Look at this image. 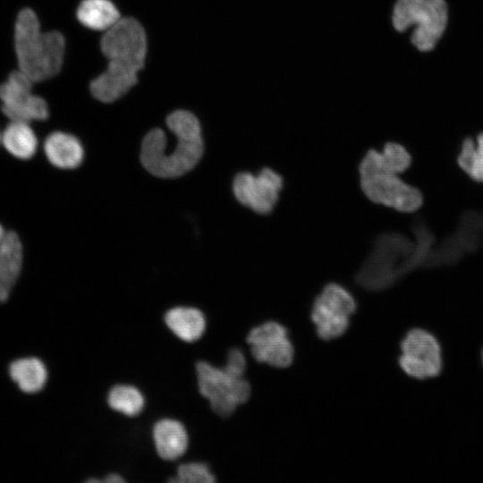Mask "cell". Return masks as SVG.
I'll return each mask as SVG.
<instances>
[{"label":"cell","instance_id":"28","mask_svg":"<svg viewBox=\"0 0 483 483\" xmlns=\"http://www.w3.org/2000/svg\"><path fill=\"white\" fill-rule=\"evenodd\" d=\"M0 140H1V136H0Z\"/></svg>","mask_w":483,"mask_h":483},{"label":"cell","instance_id":"17","mask_svg":"<svg viewBox=\"0 0 483 483\" xmlns=\"http://www.w3.org/2000/svg\"><path fill=\"white\" fill-rule=\"evenodd\" d=\"M153 438L158 455L165 460L182 456L188 447V434L178 420L163 419L153 428Z\"/></svg>","mask_w":483,"mask_h":483},{"label":"cell","instance_id":"10","mask_svg":"<svg viewBox=\"0 0 483 483\" xmlns=\"http://www.w3.org/2000/svg\"><path fill=\"white\" fill-rule=\"evenodd\" d=\"M483 239V217L477 211H466L459 219L453 233L437 246H433L426 261V267L453 265L475 251Z\"/></svg>","mask_w":483,"mask_h":483},{"label":"cell","instance_id":"16","mask_svg":"<svg viewBox=\"0 0 483 483\" xmlns=\"http://www.w3.org/2000/svg\"><path fill=\"white\" fill-rule=\"evenodd\" d=\"M44 151L48 161L61 169L78 167L84 157L80 140L73 135L62 131L47 136L44 142Z\"/></svg>","mask_w":483,"mask_h":483},{"label":"cell","instance_id":"11","mask_svg":"<svg viewBox=\"0 0 483 483\" xmlns=\"http://www.w3.org/2000/svg\"><path fill=\"white\" fill-rule=\"evenodd\" d=\"M399 365L410 377L427 379L439 375L442 369L441 347L429 332L414 328L401 343Z\"/></svg>","mask_w":483,"mask_h":483},{"label":"cell","instance_id":"12","mask_svg":"<svg viewBox=\"0 0 483 483\" xmlns=\"http://www.w3.org/2000/svg\"><path fill=\"white\" fill-rule=\"evenodd\" d=\"M282 187V177L270 168H264L257 174L240 173L233 182V191L238 201L262 215L273 210Z\"/></svg>","mask_w":483,"mask_h":483},{"label":"cell","instance_id":"8","mask_svg":"<svg viewBox=\"0 0 483 483\" xmlns=\"http://www.w3.org/2000/svg\"><path fill=\"white\" fill-rule=\"evenodd\" d=\"M100 48L107 60L126 63L140 70L148 48L145 30L134 18H120L104 32Z\"/></svg>","mask_w":483,"mask_h":483},{"label":"cell","instance_id":"4","mask_svg":"<svg viewBox=\"0 0 483 483\" xmlns=\"http://www.w3.org/2000/svg\"><path fill=\"white\" fill-rule=\"evenodd\" d=\"M392 25L400 33L410 30V43L420 52L432 51L445 35L449 22L446 0H396Z\"/></svg>","mask_w":483,"mask_h":483},{"label":"cell","instance_id":"27","mask_svg":"<svg viewBox=\"0 0 483 483\" xmlns=\"http://www.w3.org/2000/svg\"><path fill=\"white\" fill-rule=\"evenodd\" d=\"M481 360H482V364H483V349H482V352H481Z\"/></svg>","mask_w":483,"mask_h":483},{"label":"cell","instance_id":"5","mask_svg":"<svg viewBox=\"0 0 483 483\" xmlns=\"http://www.w3.org/2000/svg\"><path fill=\"white\" fill-rule=\"evenodd\" d=\"M359 171L361 190L371 201L401 212H413L422 205L420 191L402 181L399 173L386 163L380 151L369 150Z\"/></svg>","mask_w":483,"mask_h":483},{"label":"cell","instance_id":"18","mask_svg":"<svg viewBox=\"0 0 483 483\" xmlns=\"http://www.w3.org/2000/svg\"><path fill=\"white\" fill-rule=\"evenodd\" d=\"M165 321L174 335L186 342L199 339L206 327L203 313L195 308H174L166 312Z\"/></svg>","mask_w":483,"mask_h":483},{"label":"cell","instance_id":"23","mask_svg":"<svg viewBox=\"0 0 483 483\" xmlns=\"http://www.w3.org/2000/svg\"><path fill=\"white\" fill-rule=\"evenodd\" d=\"M109 406L127 416L138 415L144 407V398L141 393L129 385H117L108 394Z\"/></svg>","mask_w":483,"mask_h":483},{"label":"cell","instance_id":"19","mask_svg":"<svg viewBox=\"0 0 483 483\" xmlns=\"http://www.w3.org/2000/svg\"><path fill=\"white\" fill-rule=\"evenodd\" d=\"M9 376L22 392L35 394L44 388L47 370L39 359L29 357L13 361L9 366Z\"/></svg>","mask_w":483,"mask_h":483},{"label":"cell","instance_id":"2","mask_svg":"<svg viewBox=\"0 0 483 483\" xmlns=\"http://www.w3.org/2000/svg\"><path fill=\"white\" fill-rule=\"evenodd\" d=\"M166 125L175 137L174 148L161 129H153L144 137L140 161L151 174L175 178L191 170L200 160L204 144L197 117L189 111L176 110L166 118Z\"/></svg>","mask_w":483,"mask_h":483},{"label":"cell","instance_id":"14","mask_svg":"<svg viewBox=\"0 0 483 483\" xmlns=\"http://www.w3.org/2000/svg\"><path fill=\"white\" fill-rule=\"evenodd\" d=\"M139 71L131 64L108 60L105 71L91 80L90 92L101 102L115 101L137 83Z\"/></svg>","mask_w":483,"mask_h":483},{"label":"cell","instance_id":"6","mask_svg":"<svg viewBox=\"0 0 483 483\" xmlns=\"http://www.w3.org/2000/svg\"><path fill=\"white\" fill-rule=\"evenodd\" d=\"M196 371L200 394L209 401L213 411L221 417L233 414L250 395V386L244 376L232 373L225 367L216 368L207 361H199Z\"/></svg>","mask_w":483,"mask_h":483},{"label":"cell","instance_id":"25","mask_svg":"<svg viewBox=\"0 0 483 483\" xmlns=\"http://www.w3.org/2000/svg\"><path fill=\"white\" fill-rule=\"evenodd\" d=\"M102 481H105V482H108V483H113V482H123L124 481V479H123L120 475L118 474H110L108 475L105 479H103Z\"/></svg>","mask_w":483,"mask_h":483},{"label":"cell","instance_id":"21","mask_svg":"<svg viewBox=\"0 0 483 483\" xmlns=\"http://www.w3.org/2000/svg\"><path fill=\"white\" fill-rule=\"evenodd\" d=\"M1 140L6 150L20 159H30L37 151L38 139L29 123L11 121Z\"/></svg>","mask_w":483,"mask_h":483},{"label":"cell","instance_id":"1","mask_svg":"<svg viewBox=\"0 0 483 483\" xmlns=\"http://www.w3.org/2000/svg\"><path fill=\"white\" fill-rule=\"evenodd\" d=\"M413 238L401 233H385L375 241L356 274V282L369 291L389 288L416 268L425 267L434 246V235L423 221L412 228Z\"/></svg>","mask_w":483,"mask_h":483},{"label":"cell","instance_id":"20","mask_svg":"<svg viewBox=\"0 0 483 483\" xmlns=\"http://www.w3.org/2000/svg\"><path fill=\"white\" fill-rule=\"evenodd\" d=\"M77 18L85 27L99 31L110 29L121 18L110 0H82L77 8Z\"/></svg>","mask_w":483,"mask_h":483},{"label":"cell","instance_id":"13","mask_svg":"<svg viewBox=\"0 0 483 483\" xmlns=\"http://www.w3.org/2000/svg\"><path fill=\"white\" fill-rule=\"evenodd\" d=\"M247 343L259 363L283 369L293 360L294 351L287 329L277 322L268 321L251 329Z\"/></svg>","mask_w":483,"mask_h":483},{"label":"cell","instance_id":"15","mask_svg":"<svg viewBox=\"0 0 483 483\" xmlns=\"http://www.w3.org/2000/svg\"><path fill=\"white\" fill-rule=\"evenodd\" d=\"M21 265L22 245L19 236L14 232H7L0 242V303L8 299Z\"/></svg>","mask_w":483,"mask_h":483},{"label":"cell","instance_id":"9","mask_svg":"<svg viewBox=\"0 0 483 483\" xmlns=\"http://www.w3.org/2000/svg\"><path fill=\"white\" fill-rule=\"evenodd\" d=\"M33 81L20 70L11 72L0 85L3 113L11 121L30 123L47 119L49 110L44 98L32 93Z\"/></svg>","mask_w":483,"mask_h":483},{"label":"cell","instance_id":"3","mask_svg":"<svg viewBox=\"0 0 483 483\" xmlns=\"http://www.w3.org/2000/svg\"><path fill=\"white\" fill-rule=\"evenodd\" d=\"M14 47L19 70L33 82H38L61 70L65 39L58 31L43 32L35 12L24 8L16 19Z\"/></svg>","mask_w":483,"mask_h":483},{"label":"cell","instance_id":"26","mask_svg":"<svg viewBox=\"0 0 483 483\" xmlns=\"http://www.w3.org/2000/svg\"><path fill=\"white\" fill-rule=\"evenodd\" d=\"M4 234H5V232H4V228H3V226L0 225V242L4 238Z\"/></svg>","mask_w":483,"mask_h":483},{"label":"cell","instance_id":"24","mask_svg":"<svg viewBox=\"0 0 483 483\" xmlns=\"http://www.w3.org/2000/svg\"><path fill=\"white\" fill-rule=\"evenodd\" d=\"M168 480L182 483H213L216 479L207 464L189 462L181 464L177 470V477Z\"/></svg>","mask_w":483,"mask_h":483},{"label":"cell","instance_id":"22","mask_svg":"<svg viewBox=\"0 0 483 483\" xmlns=\"http://www.w3.org/2000/svg\"><path fill=\"white\" fill-rule=\"evenodd\" d=\"M457 162L471 179L483 182V131L476 139L463 140Z\"/></svg>","mask_w":483,"mask_h":483},{"label":"cell","instance_id":"7","mask_svg":"<svg viewBox=\"0 0 483 483\" xmlns=\"http://www.w3.org/2000/svg\"><path fill=\"white\" fill-rule=\"evenodd\" d=\"M355 309L356 301L344 287L335 283L326 285L311 309L318 335L323 340H331L343 335Z\"/></svg>","mask_w":483,"mask_h":483}]
</instances>
